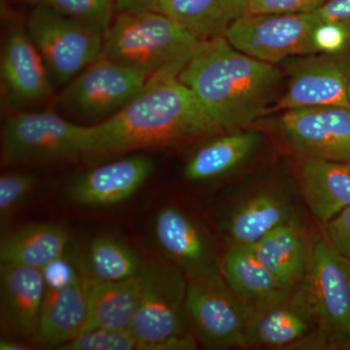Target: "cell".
<instances>
[{
	"label": "cell",
	"mask_w": 350,
	"mask_h": 350,
	"mask_svg": "<svg viewBox=\"0 0 350 350\" xmlns=\"http://www.w3.org/2000/svg\"><path fill=\"white\" fill-rule=\"evenodd\" d=\"M181 69L156 73L125 107L92 125L84 159L177 146L225 133L179 80Z\"/></svg>",
	"instance_id": "cell-1"
},
{
	"label": "cell",
	"mask_w": 350,
	"mask_h": 350,
	"mask_svg": "<svg viewBox=\"0 0 350 350\" xmlns=\"http://www.w3.org/2000/svg\"><path fill=\"white\" fill-rule=\"evenodd\" d=\"M198 342L195 334L190 331L149 345L146 350H194L198 349Z\"/></svg>",
	"instance_id": "cell-36"
},
{
	"label": "cell",
	"mask_w": 350,
	"mask_h": 350,
	"mask_svg": "<svg viewBox=\"0 0 350 350\" xmlns=\"http://www.w3.org/2000/svg\"><path fill=\"white\" fill-rule=\"evenodd\" d=\"M314 244L299 215L278 226L251 247L285 285L294 289L310 267Z\"/></svg>",
	"instance_id": "cell-20"
},
{
	"label": "cell",
	"mask_w": 350,
	"mask_h": 350,
	"mask_svg": "<svg viewBox=\"0 0 350 350\" xmlns=\"http://www.w3.org/2000/svg\"><path fill=\"white\" fill-rule=\"evenodd\" d=\"M83 285L87 301V322L83 332L96 328L130 330L142 294V271L121 282L83 278Z\"/></svg>",
	"instance_id": "cell-21"
},
{
	"label": "cell",
	"mask_w": 350,
	"mask_h": 350,
	"mask_svg": "<svg viewBox=\"0 0 350 350\" xmlns=\"http://www.w3.org/2000/svg\"><path fill=\"white\" fill-rule=\"evenodd\" d=\"M314 13L245 14L234 21L224 36L248 56L276 64L287 57L315 55Z\"/></svg>",
	"instance_id": "cell-11"
},
{
	"label": "cell",
	"mask_w": 350,
	"mask_h": 350,
	"mask_svg": "<svg viewBox=\"0 0 350 350\" xmlns=\"http://www.w3.org/2000/svg\"><path fill=\"white\" fill-rule=\"evenodd\" d=\"M224 131L250 129L278 100L276 64L244 54L225 36L204 41L178 75Z\"/></svg>",
	"instance_id": "cell-2"
},
{
	"label": "cell",
	"mask_w": 350,
	"mask_h": 350,
	"mask_svg": "<svg viewBox=\"0 0 350 350\" xmlns=\"http://www.w3.org/2000/svg\"><path fill=\"white\" fill-rule=\"evenodd\" d=\"M328 0H253L246 14L312 13Z\"/></svg>",
	"instance_id": "cell-34"
},
{
	"label": "cell",
	"mask_w": 350,
	"mask_h": 350,
	"mask_svg": "<svg viewBox=\"0 0 350 350\" xmlns=\"http://www.w3.org/2000/svg\"><path fill=\"white\" fill-rule=\"evenodd\" d=\"M202 42L157 11L118 12L105 32L103 56L153 76L183 68Z\"/></svg>",
	"instance_id": "cell-3"
},
{
	"label": "cell",
	"mask_w": 350,
	"mask_h": 350,
	"mask_svg": "<svg viewBox=\"0 0 350 350\" xmlns=\"http://www.w3.org/2000/svg\"><path fill=\"white\" fill-rule=\"evenodd\" d=\"M241 1H243L244 4H246L248 8V5H250V2L253 1V0H241Z\"/></svg>",
	"instance_id": "cell-40"
},
{
	"label": "cell",
	"mask_w": 350,
	"mask_h": 350,
	"mask_svg": "<svg viewBox=\"0 0 350 350\" xmlns=\"http://www.w3.org/2000/svg\"><path fill=\"white\" fill-rule=\"evenodd\" d=\"M347 262H349V264L350 265V261H347Z\"/></svg>",
	"instance_id": "cell-41"
},
{
	"label": "cell",
	"mask_w": 350,
	"mask_h": 350,
	"mask_svg": "<svg viewBox=\"0 0 350 350\" xmlns=\"http://www.w3.org/2000/svg\"><path fill=\"white\" fill-rule=\"evenodd\" d=\"M154 238L165 259L187 278L221 271L217 246L206 228L192 215L167 206L156 214Z\"/></svg>",
	"instance_id": "cell-14"
},
{
	"label": "cell",
	"mask_w": 350,
	"mask_h": 350,
	"mask_svg": "<svg viewBox=\"0 0 350 350\" xmlns=\"http://www.w3.org/2000/svg\"><path fill=\"white\" fill-rule=\"evenodd\" d=\"M154 11L167 16L200 41L224 36L230 25L247 12L241 0H161Z\"/></svg>",
	"instance_id": "cell-24"
},
{
	"label": "cell",
	"mask_w": 350,
	"mask_h": 350,
	"mask_svg": "<svg viewBox=\"0 0 350 350\" xmlns=\"http://www.w3.org/2000/svg\"><path fill=\"white\" fill-rule=\"evenodd\" d=\"M45 295L40 269L1 264L0 323L4 337L36 342Z\"/></svg>",
	"instance_id": "cell-16"
},
{
	"label": "cell",
	"mask_w": 350,
	"mask_h": 350,
	"mask_svg": "<svg viewBox=\"0 0 350 350\" xmlns=\"http://www.w3.org/2000/svg\"><path fill=\"white\" fill-rule=\"evenodd\" d=\"M59 350H139V342L131 330L96 328L85 331Z\"/></svg>",
	"instance_id": "cell-30"
},
{
	"label": "cell",
	"mask_w": 350,
	"mask_h": 350,
	"mask_svg": "<svg viewBox=\"0 0 350 350\" xmlns=\"http://www.w3.org/2000/svg\"><path fill=\"white\" fill-rule=\"evenodd\" d=\"M142 286L131 332L139 350L191 330L186 298L188 278L169 260L144 261Z\"/></svg>",
	"instance_id": "cell-7"
},
{
	"label": "cell",
	"mask_w": 350,
	"mask_h": 350,
	"mask_svg": "<svg viewBox=\"0 0 350 350\" xmlns=\"http://www.w3.org/2000/svg\"><path fill=\"white\" fill-rule=\"evenodd\" d=\"M1 79L15 100L32 103L49 96L52 81L42 57L27 31L18 27L7 36L0 63Z\"/></svg>",
	"instance_id": "cell-19"
},
{
	"label": "cell",
	"mask_w": 350,
	"mask_h": 350,
	"mask_svg": "<svg viewBox=\"0 0 350 350\" xmlns=\"http://www.w3.org/2000/svg\"><path fill=\"white\" fill-rule=\"evenodd\" d=\"M297 216L287 190L278 184H267L232 207L223 221V231L229 245L251 246Z\"/></svg>",
	"instance_id": "cell-17"
},
{
	"label": "cell",
	"mask_w": 350,
	"mask_h": 350,
	"mask_svg": "<svg viewBox=\"0 0 350 350\" xmlns=\"http://www.w3.org/2000/svg\"><path fill=\"white\" fill-rule=\"evenodd\" d=\"M27 33L53 84H68L103 56L105 31L45 6L34 5L27 20Z\"/></svg>",
	"instance_id": "cell-6"
},
{
	"label": "cell",
	"mask_w": 350,
	"mask_h": 350,
	"mask_svg": "<svg viewBox=\"0 0 350 350\" xmlns=\"http://www.w3.org/2000/svg\"><path fill=\"white\" fill-rule=\"evenodd\" d=\"M34 5H42L59 14L80 21L107 32L111 25L113 0H29Z\"/></svg>",
	"instance_id": "cell-28"
},
{
	"label": "cell",
	"mask_w": 350,
	"mask_h": 350,
	"mask_svg": "<svg viewBox=\"0 0 350 350\" xmlns=\"http://www.w3.org/2000/svg\"><path fill=\"white\" fill-rule=\"evenodd\" d=\"M161 0H113L117 12H140L154 11Z\"/></svg>",
	"instance_id": "cell-37"
},
{
	"label": "cell",
	"mask_w": 350,
	"mask_h": 350,
	"mask_svg": "<svg viewBox=\"0 0 350 350\" xmlns=\"http://www.w3.org/2000/svg\"><path fill=\"white\" fill-rule=\"evenodd\" d=\"M46 289H63L81 282L82 273L77 261L64 256L46 265L42 269Z\"/></svg>",
	"instance_id": "cell-32"
},
{
	"label": "cell",
	"mask_w": 350,
	"mask_h": 350,
	"mask_svg": "<svg viewBox=\"0 0 350 350\" xmlns=\"http://www.w3.org/2000/svg\"><path fill=\"white\" fill-rule=\"evenodd\" d=\"M87 322V301L81 282L63 289H46L36 342L57 347L79 336Z\"/></svg>",
	"instance_id": "cell-23"
},
{
	"label": "cell",
	"mask_w": 350,
	"mask_h": 350,
	"mask_svg": "<svg viewBox=\"0 0 350 350\" xmlns=\"http://www.w3.org/2000/svg\"><path fill=\"white\" fill-rule=\"evenodd\" d=\"M317 326V349L350 350V265L324 239L315 241L312 261L296 287Z\"/></svg>",
	"instance_id": "cell-4"
},
{
	"label": "cell",
	"mask_w": 350,
	"mask_h": 350,
	"mask_svg": "<svg viewBox=\"0 0 350 350\" xmlns=\"http://www.w3.org/2000/svg\"><path fill=\"white\" fill-rule=\"evenodd\" d=\"M347 100H349V107H350V77L349 82V88H347Z\"/></svg>",
	"instance_id": "cell-39"
},
{
	"label": "cell",
	"mask_w": 350,
	"mask_h": 350,
	"mask_svg": "<svg viewBox=\"0 0 350 350\" xmlns=\"http://www.w3.org/2000/svg\"><path fill=\"white\" fill-rule=\"evenodd\" d=\"M260 142L261 135L251 129L225 131L207 139L206 144L190 157L184 175L192 182L221 178L245 163Z\"/></svg>",
	"instance_id": "cell-22"
},
{
	"label": "cell",
	"mask_w": 350,
	"mask_h": 350,
	"mask_svg": "<svg viewBox=\"0 0 350 350\" xmlns=\"http://www.w3.org/2000/svg\"><path fill=\"white\" fill-rule=\"evenodd\" d=\"M221 273L230 287L248 303L271 300L293 290L260 260L251 246H228L221 260Z\"/></svg>",
	"instance_id": "cell-26"
},
{
	"label": "cell",
	"mask_w": 350,
	"mask_h": 350,
	"mask_svg": "<svg viewBox=\"0 0 350 350\" xmlns=\"http://www.w3.org/2000/svg\"><path fill=\"white\" fill-rule=\"evenodd\" d=\"M31 349V345L19 338L3 337L0 340V349L1 350H29Z\"/></svg>",
	"instance_id": "cell-38"
},
{
	"label": "cell",
	"mask_w": 350,
	"mask_h": 350,
	"mask_svg": "<svg viewBox=\"0 0 350 350\" xmlns=\"http://www.w3.org/2000/svg\"><path fill=\"white\" fill-rule=\"evenodd\" d=\"M38 185V177L29 172H11L0 177V224L3 231L24 206Z\"/></svg>",
	"instance_id": "cell-29"
},
{
	"label": "cell",
	"mask_w": 350,
	"mask_h": 350,
	"mask_svg": "<svg viewBox=\"0 0 350 350\" xmlns=\"http://www.w3.org/2000/svg\"><path fill=\"white\" fill-rule=\"evenodd\" d=\"M90 131L91 126L54 112L15 113L2 126V163L38 165L84 159Z\"/></svg>",
	"instance_id": "cell-5"
},
{
	"label": "cell",
	"mask_w": 350,
	"mask_h": 350,
	"mask_svg": "<svg viewBox=\"0 0 350 350\" xmlns=\"http://www.w3.org/2000/svg\"><path fill=\"white\" fill-rule=\"evenodd\" d=\"M295 157L350 163V108L313 107L285 110L265 123Z\"/></svg>",
	"instance_id": "cell-9"
},
{
	"label": "cell",
	"mask_w": 350,
	"mask_h": 350,
	"mask_svg": "<svg viewBox=\"0 0 350 350\" xmlns=\"http://www.w3.org/2000/svg\"><path fill=\"white\" fill-rule=\"evenodd\" d=\"M151 77L145 71L101 56L66 84L57 105L71 116L94 125L125 107Z\"/></svg>",
	"instance_id": "cell-8"
},
{
	"label": "cell",
	"mask_w": 350,
	"mask_h": 350,
	"mask_svg": "<svg viewBox=\"0 0 350 350\" xmlns=\"http://www.w3.org/2000/svg\"><path fill=\"white\" fill-rule=\"evenodd\" d=\"M301 194L322 224L350 206V163L295 157Z\"/></svg>",
	"instance_id": "cell-18"
},
{
	"label": "cell",
	"mask_w": 350,
	"mask_h": 350,
	"mask_svg": "<svg viewBox=\"0 0 350 350\" xmlns=\"http://www.w3.org/2000/svg\"><path fill=\"white\" fill-rule=\"evenodd\" d=\"M191 330L206 349H245L246 303L221 271L188 278L186 298Z\"/></svg>",
	"instance_id": "cell-10"
},
{
	"label": "cell",
	"mask_w": 350,
	"mask_h": 350,
	"mask_svg": "<svg viewBox=\"0 0 350 350\" xmlns=\"http://www.w3.org/2000/svg\"><path fill=\"white\" fill-rule=\"evenodd\" d=\"M315 55H338L350 50L347 32L330 23L319 22L312 33Z\"/></svg>",
	"instance_id": "cell-31"
},
{
	"label": "cell",
	"mask_w": 350,
	"mask_h": 350,
	"mask_svg": "<svg viewBox=\"0 0 350 350\" xmlns=\"http://www.w3.org/2000/svg\"><path fill=\"white\" fill-rule=\"evenodd\" d=\"M245 303V349H314L317 326L297 288L271 300Z\"/></svg>",
	"instance_id": "cell-12"
},
{
	"label": "cell",
	"mask_w": 350,
	"mask_h": 350,
	"mask_svg": "<svg viewBox=\"0 0 350 350\" xmlns=\"http://www.w3.org/2000/svg\"><path fill=\"white\" fill-rule=\"evenodd\" d=\"M350 50L338 55L317 54L291 66L286 91L273 111L313 107H349L347 88Z\"/></svg>",
	"instance_id": "cell-13"
},
{
	"label": "cell",
	"mask_w": 350,
	"mask_h": 350,
	"mask_svg": "<svg viewBox=\"0 0 350 350\" xmlns=\"http://www.w3.org/2000/svg\"><path fill=\"white\" fill-rule=\"evenodd\" d=\"M323 226L324 241L338 256L350 261V206Z\"/></svg>",
	"instance_id": "cell-33"
},
{
	"label": "cell",
	"mask_w": 350,
	"mask_h": 350,
	"mask_svg": "<svg viewBox=\"0 0 350 350\" xmlns=\"http://www.w3.org/2000/svg\"><path fill=\"white\" fill-rule=\"evenodd\" d=\"M155 163L133 155L83 172L69 184L66 199L75 206L107 207L130 199L150 178Z\"/></svg>",
	"instance_id": "cell-15"
},
{
	"label": "cell",
	"mask_w": 350,
	"mask_h": 350,
	"mask_svg": "<svg viewBox=\"0 0 350 350\" xmlns=\"http://www.w3.org/2000/svg\"><path fill=\"white\" fill-rule=\"evenodd\" d=\"M313 13L319 22L330 23L342 27L350 41V0H328Z\"/></svg>",
	"instance_id": "cell-35"
},
{
	"label": "cell",
	"mask_w": 350,
	"mask_h": 350,
	"mask_svg": "<svg viewBox=\"0 0 350 350\" xmlns=\"http://www.w3.org/2000/svg\"><path fill=\"white\" fill-rule=\"evenodd\" d=\"M68 232L55 223H33L9 232L0 243V262L42 269L68 252Z\"/></svg>",
	"instance_id": "cell-25"
},
{
	"label": "cell",
	"mask_w": 350,
	"mask_h": 350,
	"mask_svg": "<svg viewBox=\"0 0 350 350\" xmlns=\"http://www.w3.org/2000/svg\"><path fill=\"white\" fill-rule=\"evenodd\" d=\"M83 278L100 282H121L137 275L144 261L131 246L109 236L90 241L80 261Z\"/></svg>",
	"instance_id": "cell-27"
}]
</instances>
